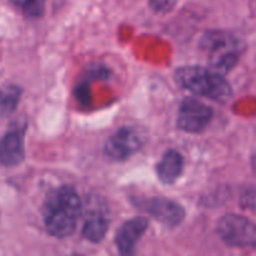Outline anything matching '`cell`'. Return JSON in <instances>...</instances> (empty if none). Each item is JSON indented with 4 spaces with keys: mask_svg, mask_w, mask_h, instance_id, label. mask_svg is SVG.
I'll return each instance as SVG.
<instances>
[{
    "mask_svg": "<svg viewBox=\"0 0 256 256\" xmlns=\"http://www.w3.org/2000/svg\"><path fill=\"white\" fill-rule=\"evenodd\" d=\"M80 212L82 202L74 188L62 186L52 190L42 205L46 232L60 239L70 236L76 229Z\"/></svg>",
    "mask_w": 256,
    "mask_h": 256,
    "instance_id": "cell-1",
    "label": "cell"
},
{
    "mask_svg": "<svg viewBox=\"0 0 256 256\" xmlns=\"http://www.w3.org/2000/svg\"><path fill=\"white\" fill-rule=\"evenodd\" d=\"M175 80L182 89L198 96H204L216 102H229L232 89L222 74L202 66H182L175 72Z\"/></svg>",
    "mask_w": 256,
    "mask_h": 256,
    "instance_id": "cell-2",
    "label": "cell"
},
{
    "mask_svg": "<svg viewBox=\"0 0 256 256\" xmlns=\"http://www.w3.org/2000/svg\"><path fill=\"white\" fill-rule=\"evenodd\" d=\"M202 48L208 52L210 66L225 75L234 69L244 52V42L224 32H210L202 36Z\"/></svg>",
    "mask_w": 256,
    "mask_h": 256,
    "instance_id": "cell-3",
    "label": "cell"
},
{
    "mask_svg": "<svg viewBox=\"0 0 256 256\" xmlns=\"http://www.w3.org/2000/svg\"><path fill=\"white\" fill-rule=\"evenodd\" d=\"M218 234L230 246H256V222L242 215H224L218 222Z\"/></svg>",
    "mask_w": 256,
    "mask_h": 256,
    "instance_id": "cell-4",
    "label": "cell"
},
{
    "mask_svg": "<svg viewBox=\"0 0 256 256\" xmlns=\"http://www.w3.org/2000/svg\"><path fill=\"white\" fill-rule=\"evenodd\" d=\"M146 142V135L138 128L122 126L118 129L105 144V154L109 159L122 162L139 152Z\"/></svg>",
    "mask_w": 256,
    "mask_h": 256,
    "instance_id": "cell-5",
    "label": "cell"
},
{
    "mask_svg": "<svg viewBox=\"0 0 256 256\" xmlns=\"http://www.w3.org/2000/svg\"><path fill=\"white\" fill-rule=\"evenodd\" d=\"M135 206L168 228H176L185 218L182 205L166 198H136Z\"/></svg>",
    "mask_w": 256,
    "mask_h": 256,
    "instance_id": "cell-6",
    "label": "cell"
},
{
    "mask_svg": "<svg viewBox=\"0 0 256 256\" xmlns=\"http://www.w3.org/2000/svg\"><path fill=\"white\" fill-rule=\"evenodd\" d=\"M212 109L194 98H186L182 102L178 112V126L186 132H200L206 129L212 119Z\"/></svg>",
    "mask_w": 256,
    "mask_h": 256,
    "instance_id": "cell-7",
    "label": "cell"
},
{
    "mask_svg": "<svg viewBox=\"0 0 256 256\" xmlns=\"http://www.w3.org/2000/svg\"><path fill=\"white\" fill-rule=\"evenodd\" d=\"M25 125H16L8 130L0 139V165L12 168L22 164L25 158Z\"/></svg>",
    "mask_w": 256,
    "mask_h": 256,
    "instance_id": "cell-8",
    "label": "cell"
},
{
    "mask_svg": "<svg viewBox=\"0 0 256 256\" xmlns=\"http://www.w3.org/2000/svg\"><path fill=\"white\" fill-rule=\"evenodd\" d=\"M149 222L142 216L125 222L115 235V245L120 256H135L136 244L148 230Z\"/></svg>",
    "mask_w": 256,
    "mask_h": 256,
    "instance_id": "cell-9",
    "label": "cell"
},
{
    "mask_svg": "<svg viewBox=\"0 0 256 256\" xmlns=\"http://www.w3.org/2000/svg\"><path fill=\"white\" fill-rule=\"evenodd\" d=\"M184 159L176 150H168L156 165L158 178L164 184H174L182 174Z\"/></svg>",
    "mask_w": 256,
    "mask_h": 256,
    "instance_id": "cell-10",
    "label": "cell"
},
{
    "mask_svg": "<svg viewBox=\"0 0 256 256\" xmlns=\"http://www.w3.org/2000/svg\"><path fill=\"white\" fill-rule=\"evenodd\" d=\"M109 229V219L106 215L100 212H94L86 218L84 225H82V236L90 242H102Z\"/></svg>",
    "mask_w": 256,
    "mask_h": 256,
    "instance_id": "cell-11",
    "label": "cell"
},
{
    "mask_svg": "<svg viewBox=\"0 0 256 256\" xmlns=\"http://www.w3.org/2000/svg\"><path fill=\"white\" fill-rule=\"evenodd\" d=\"M22 90L18 85H5L0 88V118L12 114L22 98Z\"/></svg>",
    "mask_w": 256,
    "mask_h": 256,
    "instance_id": "cell-12",
    "label": "cell"
},
{
    "mask_svg": "<svg viewBox=\"0 0 256 256\" xmlns=\"http://www.w3.org/2000/svg\"><path fill=\"white\" fill-rule=\"evenodd\" d=\"M12 2L26 16L39 18L44 12L46 0H12Z\"/></svg>",
    "mask_w": 256,
    "mask_h": 256,
    "instance_id": "cell-13",
    "label": "cell"
},
{
    "mask_svg": "<svg viewBox=\"0 0 256 256\" xmlns=\"http://www.w3.org/2000/svg\"><path fill=\"white\" fill-rule=\"evenodd\" d=\"M240 204H242V209L249 210V212L256 214V188L246 190V192L242 194Z\"/></svg>",
    "mask_w": 256,
    "mask_h": 256,
    "instance_id": "cell-14",
    "label": "cell"
},
{
    "mask_svg": "<svg viewBox=\"0 0 256 256\" xmlns=\"http://www.w3.org/2000/svg\"><path fill=\"white\" fill-rule=\"evenodd\" d=\"M175 0H150V4L156 12H166L172 6Z\"/></svg>",
    "mask_w": 256,
    "mask_h": 256,
    "instance_id": "cell-15",
    "label": "cell"
},
{
    "mask_svg": "<svg viewBox=\"0 0 256 256\" xmlns=\"http://www.w3.org/2000/svg\"><path fill=\"white\" fill-rule=\"evenodd\" d=\"M252 172H254L256 175V152L252 155Z\"/></svg>",
    "mask_w": 256,
    "mask_h": 256,
    "instance_id": "cell-16",
    "label": "cell"
},
{
    "mask_svg": "<svg viewBox=\"0 0 256 256\" xmlns=\"http://www.w3.org/2000/svg\"><path fill=\"white\" fill-rule=\"evenodd\" d=\"M72 256H84V255H80V254H74V255H72Z\"/></svg>",
    "mask_w": 256,
    "mask_h": 256,
    "instance_id": "cell-17",
    "label": "cell"
}]
</instances>
